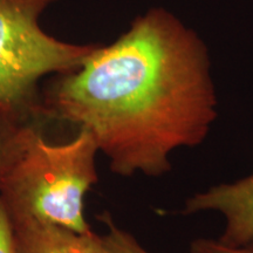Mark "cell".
<instances>
[{"label":"cell","instance_id":"1","mask_svg":"<svg viewBox=\"0 0 253 253\" xmlns=\"http://www.w3.org/2000/svg\"><path fill=\"white\" fill-rule=\"evenodd\" d=\"M203 40L164 8H151L77 71L41 89L40 118L86 129L110 171L161 177L170 156L198 147L218 118Z\"/></svg>","mask_w":253,"mask_h":253},{"label":"cell","instance_id":"2","mask_svg":"<svg viewBox=\"0 0 253 253\" xmlns=\"http://www.w3.org/2000/svg\"><path fill=\"white\" fill-rule=\"evenodd\" d=\"M99 147L86 129L53 144L26 122L11 163L0 182V199L11 219L36 218L89 232L84 216L87 192L99 181Z\"/></svg>","mask_w":253,"mask_h":253},{"label":"cell","instance_id":"3","mask_svg":"<svg viewBox=\"0 0 253 253\" xmlns=\"http://www.w3.org/2000/svg\"><path fill=\"white\" fill-rule=\"evenodd\" d=\"M60 0H0V110L40 119V82L77 71L97 48L50 36L41 15Z\"/></svg>","mask_w":253,"mask_h":253},{"label":"cell","instance_id":"4","mask_svg":"<svg viewBox=\"0 0 253 253\" xmlns=\"http://www.w3.org/2000/svg\"><path fill=\"white\" fill-rule=\"evenodd\" d=\"M220 213L225 220L218 242L239 248L253 240V173L236 182L221 183L186 198L181 213Z\"/></svg>","mask_w":253,"mask_h":253},{"label":"cell","instance_id":"5","mask_svg":"<svg viewBox=\"0 0 253 253\" xmlns=\"http://www.w3.org/2000/svg\"><path fill=\"white\" fill-rule=\"evenodd\" d=\"M11 223L15 253H113L93 230L82 233L28 217L13 218Z\"/></svg>","mask_w":253,"mask_h":253},{"label":"cell","instance_id":"6","mask_svg":"<svg viewBox=\"0 0 253 253\" xmlns=\"http://www.w3.org/2000/svg\"><path fill=\"white\" fill-rule=\"evenodd\" d=\"M25 123L17 116L0 110V182L17 151Z\"/></svg>","mask_w":253,"mask_h":253},{"label":"cell","instance_id":"7","mask_svg":"<svg viewBox=\"0 0 253 253\" xmlns=\"http://www.w3.org/2000/svg\"><path fill=\"white\" fill-rule=\"evenodd\" d=\"M99 220L107 226V233L102 237L113 253H150L130 232L116 225L108 212L100 214Z\"/></svg>","mask_w":253,"mask_h":253},{"label":"cell","instance_id":"8","mask_svg":"<svg viewBox=\"0 0 253 253\" xmlns=\"http://www.w3.org/2000/svg\"><path fill=\"white\" fill-rule=\"evenodd\" d=\"M190 253H253V240L239 248H230L218 239L198 238L190 245Z\"/></svg>","mask_w":253,"mask_h":253},{"label":"cell","instance_id":"9","mask_svg":"<svg viewBox=\"0 0 253 253\" xmlns=\"http://www.w3.org/2000/svg\"><path fill=\"white\" fill-rule=\"evenodd\" d=\"M0 253H15L11 218L1 199H0Z\"/></svg>","mask_w":253,"mask_h":253}]
</instances>
